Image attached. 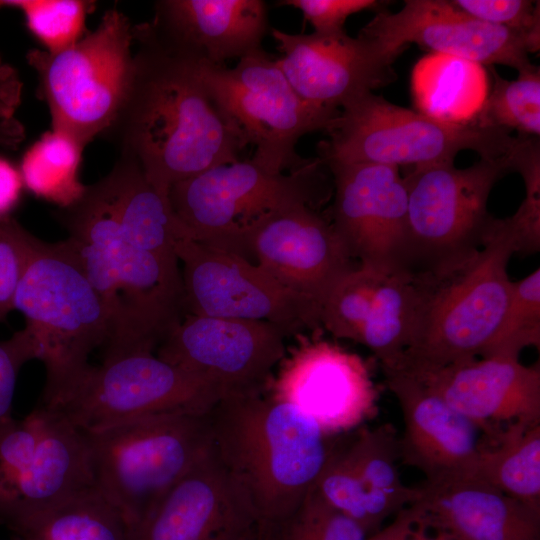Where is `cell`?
<instances>
[{"instance_id": "1", "label": "cell", "mask_w": 540, "mask_h": 540, "mask_svg": "<svg viewBox=\"0 0 540 540\" xmlns=\"http://www.w3.org/2000/svg\"><path fill=\"white\" fill-rule=\"evenodd\" d=\"M132 35L131 80L104 137L168 194L178 182L240 160L245 145L209 95L199 65L163 47L144 22Z\"/></svg>"}, {"instance_id": "2", "label": "cell", "mask_w": 540, "mask_h": 540, "mask_svg": "<svg viewBox=\"0 0 540 540\" xmlns=\"http://www.w3.org/2000/svg\"><path fill=\"white\" fill-rule=\"evenodd\" d=\"M57 218L107 314L103 360L155 353L185 315L180 265L134 245L97 182Z\"/></svg>"}, {"instance_id": "3", "label": "cell", "mask_w": 540, "mask_h": 540, "mask_svg": "<svg viewBox=\"0 0 540 540\" xmlns=\"http://www.w3.org/2000/svg\"><path fill=\"white\" fill-rule=\"evenodd\" d=\"M211 451L260 532L287 521L314 487L330 438L290 404L262 393L218 401L208 413Z\"/></svg>"}, {"instance_id": "4", "label": "cell", "mask_w": 540, "mask_h": 540, "mask_svg": "<svg viewBox=\"0 0 540 540\" xmlns=\"http://www.w3.org/2000/svg\"><path fill=\"white\" fill-rule=\"evenodd\" d=\"M513 254L492 216L480 248L411 271V336L400 364L387 370L417 373L484 357L508 304L507 265Z\"/></svg>"}, {"instance_id": "5", "label": "cell", "mask_w": 540, "mask_h": 540, "mask_svg": "<svg viewBox=\"0 0 540 540\" xmlns=\"http://www.w3.org/2000/svg\"><path fill=\"white\" fill-rule=\"evenodd\" d=\"M23 330L45 367L40 405H57L91 366L92 351L104 346L108 318L68 239L44 242L31 235L26 267L14 298Z\"/></svg>"}, {"instance_id": "6", "label": "cell", "mask_w": 540, "mask_h": 540, "mask_svg": "<svg viewBox=\"0 0 540 540\" xmlns=\"http://www.w3.org/2000/svg\"><path fill=\"white\" fill-rule=\"evenodd\" d=\"M319 157L275 172L251 158L218 165L169 189L188 238L248 260L252 233L268 218L298 204L316 208L330 194Z\"/></svg>"}, {"instance_id": "7", "label": "cell", "mask_w": 540, "mask_h": 540, "mask_svg": "<svg viewBox=\"0 0 540 540\" xmlns=\"http://www.w3.org/2000/svg\"><path fill=\"white\" fill-rule=\"evenodd\" d=\"M208 413L156 414L83 431L93 486L129 531L209 451Z\"/></svg>"}, {"instance_id": "8", "label": "cell", "mask_w": 540, "mask_h": 540, "mask_svg": "<svg viewBox=\"0 0 540 540\" xmlns=\"http://www.w3.org/2000/svg\"><path fill=\"white\" fill-rule=\"evenodd\" d=\"M319 144L322 162L376 163L400 168L454 164L472 150L481 158L515 151L520 136L474 121L450 123L390 103L373 92L341 109Z\"/></svg>"}, {"instance_id": "9", "label": "cell", "mask_w": 540, "mask_h": 540, "mask_svg": "<svg viewBox=\"0 0 540 540\" xmlns=\"http://www.w3.org/2000/svg\"><path fill=\"white\" fill-rule=\"evenodd\" d=\"M133 24L116 8L77 43L57 52L31 49L27 63L37 94L48 106L51 129L84 148L104 136L122 107L133 71Z\"/></svg>"}, {"instance_id": "10", "label": "cell", "mask_w": 540, "mask_h": 540, "mask_svg": "<svg viewBox=\"0 0 540 540\" xmlns=\"http://www.w3.org/2000/svg\"><path fill=\"white\" fill-rule=\"evenodd\" d=\"M214 103L237 130L251 158L262 167L286 172L306 164L296 152L305 134L326 130L339 111L316 107L302 99L262 48L232 67L199 65Z\"/></svg>"}, {"instance_id": "11", "label": "cell", "mask_w": 540, "mask_h": 540, "mask_svg": "<svg viewBox=\"0 0 540 540\" xmlns=\"http://www.w3.org/2000/svg\"><path fill=\"white\" fill-rule=\"evenodd\" d=\"M519 145L510 155L480 158L466 168L454 164L419 167L404 177L408 270L425 269L482 246L492 217L487 211L489 195L503 176L513 172Z\"/></svg>"}, {"instance_id": "12", "label": "cell", "mask_w": 540, "mask_h": 540, "mask_svg": "<svg viewBox=\"0 0 540 540\" xmlns=\"http://www.w3.org/2000/svg\"><path fill=\"white\" fill-rule=\"evenodd\" d=\"M219 401L196 376L152 352L132 353L90 366L54 407L81 431L171 412L208 413Z\"/></svg>"}, {"instance_id": "13", "label": "cell", "mask_w": 540, "mask_h": 540, "mask_svg": "<svg viewBox=\"0 0 540 540\" xmlns=\"http://www.w3.org/2000/svg\"><path fill=\"white\" fill-rule=\"evenodd\" d=\"M185 314L264 321L286 335L322 329L321 307L245 258L190 238L175 247Z\"/></svg>"}, {"instance_id": "14", "label": "cell", "mask_w": 540, "mask_h": 540, "mask_svg": "<svg viewBox=\"0 0 540 540\" xmlns=\"http://www.w3.org/2000/svg\"><path fill=\"white\" fill-rule=\"evenodd\" d=\"M321 331L296 335L265 389L268 398L292 405L333 438L377 417L380 389L367 360Z\"/></svg>"}, {"instance_id": "15", "label": "cell", "mask_w": 540, "mask_h": 540, "mask_svg": "<svg viewBox=\"0 0 540 540\" xmlns=\"http://www.w3.org/2000/svg\"><path fill=\"white\" fill-rule=\"evenodd\" d=\"M287 335L264 321L185 314L155 350L209 385L219 401L263 393Z\"/></svg>"}, {"instance_id": "16", "label": "cell", "mask_w": 540, "mask_h": 540, "mask_svg": "<svg viewBox=\"0 0 540 540\" xmlns=\"http://www.w3.org/2000/svg\"><path fill=\"white\" fill-rule=\"evenodd\" d=\"M349 435L331 444L312 491L371 536L417 499L420 486H407L401 479L393 425H364Z\"/></svg>"}, {"instance_id": "17", "label": "cell", "mask_w": 540, "mask_h": 540, "mask_svg": "<svg viewBox=\"0 0 540 540\" xmlns=\"http://www.w3.org/2000/svg\"><path fill=\"white\" fill-rule=\"evenodd\" d=\"M324 165L334 184L330 221L351 257L360 265L406 268L408 191L400 168Z\"/></svg>"}, {"instance_id": "18", "label": "cell", "mask_w": 540, "mask_h": 540, "mask_svg": "<svg viewBox=\"0 0 540 540\" xmlns=\"http://www.w3.org/2000/svg\"><path fill=\"white\" fill-rule=\"evenodd\" d=\"M396 58L411 43L484 65H506L518 72L533 66L521 34L481 21L446 0H406L395 13L379 12L359 32Z\"/></svg>"}, {"instance_id": "19", "label": "cell", "mask_w": 540, "mask_h": 540, "mask_svg": "<svg viewBox=\"0 0 540 540\" xmlns=\"http://www.w3.org/2000/svg\"><path fill=\"white\" fill-rule=\"evenodd\" d=\"M414 306L410 270L358 264L324 302L321 326L337 339L366 346L382 370L394 369L409 344Z\"/></svg>"}, {"instance_id": "20", "label": "cell", "mask_w": 540, "mask_h": 540, "mask_svg": "<svg viewBox=\"0 0 540 540\" xmlns=\"http://www.w3.org/2000/svg\"><path fill=\"white\" fill-rule=\"evenodd\" d=\"M277 65L296 93L320 108L340 111L396 77L394 57L373 41L346 32L292 34L272 29Z\"/></svg>"}, {"instance_id": "21", "label": "cell", "mask_w": 540, "mask_h": 540, "mask_svg": "<svg viewBox=\"0 0 540 540\" xmlns=\"http://www.w3.org/2000/svg\"><path fill=\"white\" fill-rule=\"evenodd\" d=\"M248 261L321 310L336 284L358 265L331 221L307 204L264 221L250 236Z\"/></svg>"}, {"instance_id": "22", "label": "cell", "mask_w": 540, "mask_h": 540, "mask_svg": "<svg viewBox=\"0 0 540 540\" xmlns=\"http://www.w3.org/2000/svg\"><path fill=\"white\" fill-rule=\"evenodd\" d=\"M405 373L474 422L487 439L507 424L540 423L539 361L525 365L520 357L494 355Z\"/></svg>"}, {"instance_id": "23", "label": "cell", "mask_w": 540, "mask_h": 540, "mask_svg": "<svg viewBox=\"0 0 540 540\" xmlns=\"http://www.w3.org/2000/svg\"><path fill=\"white\" fill-rule=\"evenodd\" d=\"M403 418L398 434L400 461L420 471L427 483L471 478L483 433L415 377L383 370Z\"/></svg>"}, {"instance_id": "24", "label": "cell", "mask_w": 540, "mask_h": 540, "mask_svg": "<svg viewBox=\"0 0 540 540\" xmlns=\"http://www.w3.org/2000/svg\"><path fill=\"white\" fill-rule=\"evenodd\" d=\"M257 522L209 451L129 531L128 540H239Z\"/></svg>"}, {"instance_id": "25", "label": "cell", "mask_w": 540, "mask_h": 540, "mask_svg": "<svg viewBox=\"0 0 540 540\" xmlns=\"http://www.w3.org/2000/svg\"><path fill=\"white\" fill-rule=\"evenodd\" d=\"M144 24L167 50L217 67L262 48L267 7L261 0H160Z\"/></svg>"}, {"instance_id": "26", "label": "cell", "mask_w": 540, "mask_h": 540, "mask_svg": "<svg viewBox=\"0 0 540 540\" xmlns=\"http://www.w3.org/2000/svg\"><path fill=\"white\" fill-rule=\"evenodd\" d=\"M397 515L455 540H540V511L476 478L425 482Z\"/></svg>"}, {"instance_id": "27", "label": "cell", "mask_w": 540, "mask_h": 540, "mask_svg": "<svg viewBox=\"0 0 540 540\" xmlns=\"http://www.w3.org/2000/svg\"><path fill=\"white\" fill-rule=\"evenodd\" d=\"M45 408L46 422L37 451L0 512V523L12 531L94 487L84 432L58 411Z\"/></svg>"}, {"instance_id": "28", "label": "cell", "mask_w": 540, "mask_h": 540, "mask_svg": "<svg viewBox=\"0 0 540 540\" xmlns=\"http://www.w3.org/2000/svg\"><path fill=\"white\" fill-rule=\"evenodd\" d=\"M121 230L139 248L179 264L175 247L187 233L173 211L169 194L146 177L138 162L120 154L97 182Z\"/></svg>"}, {"instance_id": "29", "label": "cell", "mask_w": 540, "mask_h": 540, "mask_svg": "<svg viewBox=\"0 0 540 540\" xmlns=\"http://www.w3.org/2000/svg\"><path fill=\"white\" fill-rule=\"evenodd\" d=\"M411 89L418 112L444 122L467 123L482 108L490 86L482 65L432 53L415 65Z\"/></svg>"}, {"instance_id": "30", "label": "cell", "mask_w": 540, "mask_h": 540, "mask_svg": "<svg viewBox=\"0 0 540 540\" xmlns=\"http://www.w3.org/2000/svg\"><path fill=\"white\" fill-rule=\"evenodd\" d=\"M471 478L540 511V423L515 422L483 437Z\"/></svg>"}, {"instance_id": "31", "label": "cell", "mask_w": 540, "mask_h": 540, "mask_svg": "<svg viewBox=\"0 0 540 540\" xmlns=\"http://www.w3.org/2000/svg\"><path fill=\"white\" fill-rule=\"evenodd\" d=\"M84 149L63 132H44L27 147L18 164L25 190L59 209L77 203L87 189L80 179Z\"/></svg>"}, {"instance_id": "32", "label": "cell", "mask_w": 540, "mask_h": 540, "mask_svg": "<svg viewBox=\"0 0 540 540\" xmlns=\"http://www.w3.org/2000/svg\"><path fill=\"white\" fill-rule=\"evenodd\" d=\"M19 540H128L121 515L88 488L14 531Z\"/></svg>"}, {"instance_id": "33", "label": "cell", "mask_w": 540, "mask_h": 540, "mask_svg": "<svg viewBox=\"0 0 540 540\" xmlns=\"http://www.w3.org/2000/svg\"><path fill=\"white\" fill-rule=\"evenodd\" d=\"M492 85L487 98L473 121L484 127L516 130L519 136L539 138L540 135V69L518 72L514 80L503 79L490 69Z\"/></svg>"}, {"instance_id": "34", "label": "cell", "mask_w": 540, "mask_h": 540, "mask_svg": "<svg viewBox=\"0 0 540 540\" xmlns=\"http://www.w3.org/2000/svg\"><path fill=\"white\" fill-rule=\"evenodd\" d=\"M23 14L31 35L48 53L63 51L87 32L86 18L96 2L88 0H3Z\"/></svg>"}, {"instance_id": "35", "label": "cell", "mask_w": 540, "mask_h": 540, "mask_svg": "<svg viewBox=\"0 0 540 540\" xmlns=\"http://www.w3.org/2000/svg\"><path fill=\"white\" fill-rule=\"evenodd\" d=\"M540 346V268L512 281L499 329L484 357H520L527 347Z\"/></svg>"}, {"instance_id": "36", "label": "cell", "mask_w": 540, "mask_h": 540, "mask_svg": "<svg viewBox=\"0 0 540 540\" xmlns=\"http://www.w3.org/2000/svg\"><path fill=\"white\" fill-rule=\"evenodd\" d=\"M269 540H369L354 520L327 504L312 490Z\"/></svg>"}, {"instance_id": "37", "label": "cell", "mask_w": 540, "mask_h": 540, "mask_svg": "<svg viewBox=\"0 0 540 540\" xmlns=\"http://www.w3.org/2000/svg\"><path fill=\"white\" fill-rule=\"evenodd\" d=\"M517 173L524 181L525 197L512 216L493 218V222L514 253L530 255L540 251V155L525 160Z\"/></svg>"}, {"instance_id": "38", "label": "cell", "mask_w": 540, "mask_h": 540, "mask_svg": "<svg viewBox=\"0 0 540 540\" xmlns=\"http://www.w3.org/2000/svg\"><path fill=\"white\" fill-rule=\"evenodd\" d=\"M467 14L515 31L528 42L530 52L540 46V4L528 0H452Z\"/></svg>"}, {"instance_id": "39", "label": "cell", "mask_w": 540, "mask_h": 540, "mask_svg": "<svg viewBox=\"0 0 540 540\" xmlns=\"http://www.w3.org/2000/svg\"><path fill=\"white\" fill-rule=\"evenodd\" d=\"M31 235L11 216L0 219V322L14 310V298L26 267Z\"/></svg>"}, {"instance_id": "40", "label": "cell", "mask_w": 540, "mask_h": 540, "mask_svg": "<svg viewBox=\"0 0 540 540\" xmlns=\"http://www.w3.org/2000/svg\"><path fill=\"white\" fill-rule=\"evenodd\" d=\"M34 359L33 345L23 329L0 341V439L17 421L12 416V403L18 374Z\"/></svg>"}, {"instance_id": "41", "label": "cell", "mask_w": 540, "mask_h": 540, "mask_svg": "<svg viewBox=\"0 0 540 540\" xmlns=\"http://www.w3.org/2000/svg\"><path fill=\"white\" fill-rule=\"evenodd\" d=\"M375 0H283L279 5L292 6L300 10L315 33L335 34L344 32L347 18L367 9L378 7Z\"/></svg>"}, {"instance_id": "42", "label": "cell", "mask_w": 540, "mask_h": 540, "mask_svg": "<svg viewBox=\"0 0 540 540\" xmlns=\"http://www.w3.org/2000/svg\"><path fill=\"white\" fill-rule=\"evenodd\" d=\"M25 190L18 165L0 156V219L10 217Z\"/></svg>"}, {"instance_id": "43", "label": "cell", "mask_w": 540, "mask_h": 540, "mask_svg": "<svg viewBox=\"0 0 540 540\" xmlns=\"http://www.w3.org/2000/svg\"><path fill=\"white\" fill-rule=\"evenodd\" d=\"M3 0H0V8ZM22 82L17 72L0 59V118L15 117L21 101Z\"/></svg>"}, {"instance_id": "44", "label": "cell", "mask_w": 540, "mask_h": 540, "mask_svg": "<svg viewBox=\"0 0 540 540\" xmlns=\"http://www.w3.org/2000/svg\"><path fill=\"white\" fill-rule=\"evenodd\" d=\"M369 540H455L441 533L431 532L422 527L403 521L398 515L386 527L369 536Z\"/></svg>"}, {"instance_id": "45", "label": "cell", "mask_w": 540, "mask_h": 540, "mask_svg": "<svg viewBox=\"0 0 540 540\" xmlns=\"http://www.w3.org/2000/svg\"><path fill=\"white\" fill-rule=\"evenodd\" d=\"M24 138L25 128L17 118H0V148L15 149Z\"/></svg>"}, {"instance_id": "46", "label": "cell", "mask_w": 540, "mask_h": 540, "mask_svg": "<svg viewBox=\"0 0 540 540\" xmlns=\"http://www.w3.org/2000/svg\"><path fill=\"white\" fill-rule=\"evenodd\" d=\"M239 540H269V539L265 535L260 533L259 530H255V531L243 536Z\"/></svg>"}]
</instances>
